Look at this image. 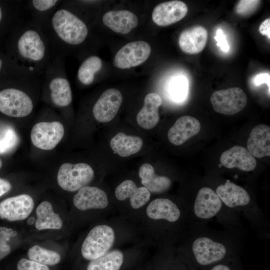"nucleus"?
Here are the masks:
<instances>
[{
  "label": "nucleus",
  "instance_id": "obj_16",
  "mask_svg": "<svg viewBox=\"0 0 270 270\" xmlns=\"http://www.w3.org/2000/svg\"><path fill=\"white\" fill-rule=\"evenodd\" d=\"M220 162L228 168H238L246 172L253 170L256 161L248 150L242 146H235L222 153Z\"/></svg>",
  "mask_w": 270,
  "mask_h": 270
},
{
  "label": "nucleus",
  "instance_id": "obj_22",
  "mask_svg": "<svg viewBox=\"0 0 270 270\" xmlns=\"http://www.w3.org/2000/svg\"><path fill=\"white\" fill-rule=\"evenodd\" d=\"M115 196L119 200L130 198L132 207L137 209L149 201L150 192L145 187L138 188L132 180H126L116 187Z\"/></svg>",
  "mask_w": 270,
  "mask_h": 270
},
{
  "label": "nucleus",
  "instance_id": "obj_39",
  "mask_svg": "<svg viewBox=\"0 0 270 270\" xmlns=\"http://www.w3.org/2000/svg\"><path fill=\"white\" fill-rule=\"evenodd\" d=\"M11 188L12 185L8 180L0 178V197L8 192Z\"/></svg>",
  "mask_w": 270,
  "mask_h": 270
},
{
  "label": "nucleus",
  "instance_id": "obj_29",
  "mask_svg": "<svg viewBox=\"0 0 270 270\" xmlns=\"http://www.w3.org/2000/svg\"><path fill=\"white\" fill-rule=\"evenodd\" d=\"M124 260V254L121 251L113 250L96 259L90 260L86 270H120Z\"/></svg>",
  "mask_w": 270,
  "mask_h": 270
},
{
  "label": "nucleus",
  "instance_id": "obj_41",
  "mask_svg": "<svg viewBox=\"0 0 270 270\" xmlns=\"http://www.w3.org/2000/svg\"><path fill=\"white\" fill-rule=\"evenodd\" d=\"M211 270H230V269L226 265L218 264L214 266Z\"/></svg>",
  "mask_w": 270,
  "mask_h": 270
},
{
  "label": "nucleus",
  "instance_id": "obj_25",
  "mask_svg": "<svg viewBox=\"0 0 270 270\" xmlns=\"http://www.w3.org/2000/svg\"><path fill=\"white\" fill-rule=\"evenodd\" d=\"M146 212L152 219H164L170 222H176L180 215V210L174 202L163 198L152 201L147 207Z\"/></svg>",
  "mask_w": 270,
  "mask_h": 270
},
{
  "label": "nucleus",
  "instance_id": "obj_34",
  "mask_svg": "<svg viewBox=\"0 0 270 270\" xmlns=\"http://www.w3.org/2000/svg\"><path fill=\"white\" fill-rule=\"evenodd\" d=\"M18 270H50L47 266L26 258H22L17 264Z\"/></svg>",
  "mask_w": 270,
  "mask_h": 270
},
{
  "label": "nucleus",
  "instance_id": "obj_18",
  "mask_svg": "<svg viewBox=\"0 0 270 270\" xmlns=\"http://www.w3.org/2000/svg\"><path fill=\"white\" fill-rule=\"evenodd\" d=\"M208 36L206 28L197 26L183 30L178 38V44L181 50L188 54H196L204 48Z\"/></svg>",
  "mask_w": 270,
  "mask_h": 270
},
{
  "label": "nucleus",
  "instance_id": "obj_44",
  "mask_svg": "<svg viewBox=\"0 0 270 270\" xmlns=\"http://www.w3.org/2000/svg\"><path fill=\"white\" fill-rule=\"evenodd\" d=\"M4 17L3 10L1 6L0 5V24L2 22V18Z\"/></svg>",
  "mask_w": 270,
  "mask_h": 270
},
{
  "label": "nucleus",
  "instance_id": "obj_17",
  "mask_svg": "<svg viewBox=\"0 0 270 270\" xmlns=\"http://www.w3.org/2000/svg\"><path fill=\"white\" fill-rule=\"evenodd\" d=\"M200 130V124L196 118L184 116L179 118L169 129L168 137L174 145L180 146L198 134Z\"/></svg>",
  "mask_w": 270,
  "mask_h": 270
},
{
  "label": "nucleus",
  "instance_id": "obj_23",
  "mask_svg": "<svg viewBox=\"0 0 270 270\" xmlns=\"http://www.w3.org/2000/svg\"><path fill=\"white\" fill-rule=\"evenodd\" d=\"M216 192L222 202L229 208L246 206L250 200L246 190L230 180H226L224 184L219 186Z\"/></svg>",
  "mask_w": 270,
  "mask_h": 270
},
{
  "label": "nucleus",
  "instance_id": "obj_27",
  "mask_svg": "<svg viewBox=\"0 0 270 270\" xmlns=\"http://www.w3.org/2000/svg\"><path fill=\"white\" fill-rule=\"evenodd\" d=\"M143 145L142 139L138 136H128L118 132L110 142V146L114 153L122 157H127L138 152Z\"/></svg>",
  "mask_w": 270,
  "mask_h": 270
},
{
  "label": "nucleus",
  "instance_id": "obj_33",
  "mask_svg": "<svg viewBox=\"0 0 270 270\" xmlns=\"http://www.w3.org/2000/svg\"><path fill=\"white\" fill-rule=\"evenodd\" d=\"M188 84L186 80L182 76H178L170 82L168 92L170 97L176 102L184 100L187 96Z\"/></svg>",
  "mask_w": 270,
  "mask_h": 270
},
{
  "label": "nucleus",
  "instance_id": "obj_19",
  "mask_svg": "<svg viewBox=\"0 0 270 270\" xmlns=\"http://www.w3.org/2000/svg\"><path fill=\"white\" fill-rule=\"evenodd\" d=\"M162 103V99L156 93L150 92L146 96L144 106L136 118L140 127L150 130L156 126L160 120L158 108Z\"/></svg>",
  "mask_w": 270,
  "mask_h": 270
},
{
  "label": "nucleus",
  "instance_id": "obj_40",
  "mask_svg": "<svg viewBox=\"0 0 270 270\" xmlns=\"http://www.w3.org/2000/svg\"><path fill=\"white\" fill-rule=\"evenodd\" d=\"M10 252V246L6 242L0 240V260L8 255Z\"/></svg>",
  "mask_w": 270,
  "mask_h": 270
},
{
  "label": "nucleus",
  "instance_id": "obj_10",
  "mask_svg": "<svg viewBox=\"0 0 270 270\" xmlns=\"http://www.w3.org/2000/svg\"><path fill=\"white\" fill-rule=\"evenodd\" d=\"M34 208V200L28 194L10 197L0 202V218L10 222L24 220Z\"/></svg>",
  "mask_w": 270,
  "mask_h": 270
},
{
  "label": "nucleus",
  "instance_id": "obj_31",
  "mask_svg": "<svg viewBox=\"0 0 270 270\" xmlns=\"http://www.w3.org/2000/svg\"><path fill=\"white\" fill-rule=\"evenodd\" d=\"M28 255L30 260L46 266L56 265L61 259L58 252L38 245L30 248Z\"/></svg>",
  "mask_w": 270,
  "mask_h": 270
},
{
  "label": "nucleus",
  "instance_id": "obj_6",
  "mask_svg": "<svg viewBox=\"0 0 270 270\" xmlns=\"http://www.w3.org/2000/svg\"><path fill=\"white\" fill-rule=\"evenodd\" d=\"M94 178V170L88 164L66 162L63 164L58 170L57 181L63 190L74 192L90 184Z\"/></svg>",
  "mask_w": 270,
  "mask_h": 270
},
{
  "label": "nucleus",
  "instance_id": "obj_15",
  "mask_svg": "<svg viewBox=\"0 0 270 270\" xmlns=\"http://www.w3.org/2000/svg\"><path fill=\"white\" fill-rule=\"evenodd\" d=\"M74 206L80 210L102 209L108 205L106 193L96 186H84L80 188L73 198Z\"/></svg>",
  "mask_w": 270,
  "mask_h": 270
},
{
  "label": "nucleus",
  "instance_id": "obj_36",
  "mask_svg": "<svg viewBox=\"0 0 270 270\" xmlns=\"http://www.w3.org/2000/svg\"><path fill=\"white\" fill-rule=\"evenodd\" d=\"M17 232L12 228L0 226V240L7 242L10 238L15 236Z\"/></svg>",
  "mask_w": 270,
  "mask_h": 270
},
{
  "label": "nucleus",
  "instance_id": "obj_1",
  "mask_svg": "<svg viewBox=\"0 0 270 270\" xmlns=\"http://www.w3.org/2000/svg\"><path fill=\"white\" fill-rule=\"evenodd\" d=\"M11 48L13 63L34 78H42L54 56L42 28L22 22L14 34Z\"/></svg>",
  "mask_w": 270,
  "mask_h": 270
},
{
  "label": "nucleus",
  "instance_id": "obj_5",
  "mask_svg": "<svg viewBox=\"0 0 270 270\" xmlns=\"http://www.w3.org/2000/svg\"><path fill=\"white\" fill-rule=\"evenodd\" d=\"M115 240L113 229L106 224L92 228L84 239L81 248L82 256L92 260L108 252Z\"/></svg>",
  "mask_w": 270,
  "mask_h": 270
},
{
  "label": "nucleus",
  "instance_id": "obj_45",
  "mask_svg": "<svg viewBox=\"0 0 270 270\" xmlns=\"http://www.w3.org/2000/svg\"><path fill=\"white\" fill-rule=\"evenodd\" d=\"M2 162L1 160L0 159V169L1 168L2 166Z\"/></svg>",
  "mask_w": 270,
  "mask_h": 270
},
{
  "label": "nucleus",
  "instance_id": "obj_32",
  "mask_svg": "<svg viewBox=\"0 0 270 270\" xmlns=\"http://www.w3.org/2000/svg\"><path fill=\"white\" fill-rule=\"evenodd\" d=\"M19 143V138L14 128L7 124H0V154L13 151Z\"/></svg>",
  "mask_w": 270,
  "mask_h": 270
},
{
  "label": "nucleus",
  "instance_id": "obj_9",
  "mask_svg": "<svg viewBox=\"0 0 270 270\" xmlns=\"http://www.w3.org/2000/svg\"><path fill=\"white\" fill-rule=\"evenodd\" d=\"M151 52V47L146 42L138 40L123 46L114 56V64L121 68H130L144 62Z\"/></svg>",
  "mask_w": 270,
  "mask_h": 270
},
{
  "label": "nucleus",
  "instance_id": "obj_7",
  "mask_svg": "<svg viewBox=\"0 0 270 270\" xmlns=\"http://www.w3.org/2000/svg\"><path fill=\"white\" fill-rule=\"evenodd\" d=\"M210 102L216 112L234 115L245 108L248 99L242 89L234 87L214 92L210 96Z\"/></svg>",
  "mask_w": 270,
  "mask_h": 270
},
{
  "label": "nucleus",
  "instance_id": "obj_3",
  "mask_svg": "<svg viewBox=\"0 0 270 270\" xmlns=\"http://www.w3.org/2000/svg\"><path fill=\"white\" fill-rule=\"evenodd\" d=\"M64 59V55H54L48 66L43 78L44 88L48 100L54 106L60 108L68 106L72 100Z\"/></svg>",
  "mask_w": 270,
  "mask_h": 270
},
{
  "label": "nucleus",
  "instance_id": "obj_30",
  "mask_svg": "<svg viewBox=\"0 0 270 270\" xmlns=\"http://www.w3.org/2000/svg\"><path fill=\"white\" fill-rule=\"evenodd\" d=\"M102 66V60L97 56H91L85 58L78 70V82L85 86L92 84L96 74L100 70Z\"/></svg>",
  "mask_w": 270,
  "mask_h": 270
},
{
  "label": "nucleus",
  "instance_id": "obj_28",
  "mask_svg": "<svg viewBox=\"0 0 270 270\" xmlns=\"http://www.w3.org/2000/svg\"><path fill=\"white\" fill-rule=\"evenodd\" d=\"M37 219L35 226L40 230L46 229L59 230L63 225L60 216L56 214L52 204L48 201L40 202L36 208Z\"/></svg>",
  "mask_w": 270,
  "mask_h": 270
},
{
  "label": "nucleus",
  "instance_id": "obj_20",
  "mask_svg": "<svg viewBox=\"0 0 270 270\" xmlns=\"http://www.w3.org/2000/svg\"><path fill=\"white\" fill-rule=\"evenodd\" d=\"M102 20L111 30L122 34H128L138 24L136 16L127 10L109 11L104 15Z\"/></svg>",
  "mask_w": 270,
  "mask_h": 270
},
{
  "label": "nucleus",
  "instance_id": "obj_13",
  "mask_svg": "<svg viewBox=\"0 0 270 270\" xmlns=\"http://www.w3.org/2000/svg\"><path fill=\"white\" fill-rule=\"evenodd\" d=\"M188 12L187 5L180 0H171L157 5L152 13L154 22L160 26H165L182 20Z\"/></svg>",
  "mask_w": 270,
  "mask_h": 270
},
{
  "label": "nucleus",
  "instance_id": "obj_11",
  "mask_svg": "<svg viewBox=\"0 0 270 270\" xmlns=\"http://www.w3.org/2000/svg\"><path fill=\"white\" fill-rule=\"evenodd\" d=\"M122 101V94L118 90L109 88L106 90L92 108L94 118L101 122L111 121L116 116Z\"/></svg>",
  "mask_w": 270,
  "mask_h": 270
},
{
  "label": "nucleus",
  "instance_id": "obj_35",
  "mask_svg": "<svg viewBox=\"0 0 270 270\" xmlns=\"http://www.w3.org/2000/svg\"><path fill=\"white\" fill-rule=\"evenodd\" d=\"M260 2V0H240L236 6V11L240 14L252 12Z\"/></svg>",
  "mask_w": 270,
  "mask_h": 270
},
{
  "label": "nucleus",
  "instance_id": "obj_24",
  "mask_svg": "<svg viewBox=\"0 0 270 270\" xmlns=\"http://www.w3.org/2000/svg\"><path fill=\"white\" fill-rule=\"evenodd\" d=\"M62 0H30L26 2L30 13V22L42 28L58 8Z\"/></svg>",
  "mask_w": 270,
  "mask_h": 270
},
{
  "label": "nucleus",
  "instance_id": "obj_21",
  "mask_svg": "<svg viewBox=\"0 0 270 270\" xmlns=\"http://www.w3.org/2000/svg\"><path fill=\"white\" fill-rule=\"evenodd\" d=\"M247 148L254 157L262 158L270 156V126L263 124L254 126L248 139Z\"/></svg>",
  "mask_w": 270,
  "mask_h": 270
},
{
  "label": "nucleus",
  "instance_id": "obj_43",
  "mask_svg": "<svg viewBox=\"0 0 270 270\" xmlns=\"http://www.w3.org/2000/svg\"><path fill=\"white\" fill-rule=\"evenodd\" d=\"M4 65V62L2 58L0 57V72L2 70Z\"/></svg>",
  "mask_w": 270,
  "mask_h": 270
},
{
  "label": "nucleus",
  "instance_id": "obj_37",
  "mask_svg": "<svg viewBox=\"0 0 270 270\" xmlns=\"http://www.w3.org/2000/svg\"><path fill=\"white\" fill-rule=\"evenodd\" d=\"M258 30L260 34L270 39V18H266L260 24Z\"/></svg>",
  "mask_w": 270,
  "mask_h": 270
},
{
  "label": "nucleus",
  "instance_id": "obj_12",
  "mask_svg": "<svg viewBox=\"0 0 270 270\" xmlns=\"http://www.w3.org/2000/svg\"><path fill=\"white\" fill-rule=\"evenodd\" d=\"M192 250L197 262L206 266L218 262L226 254V246L206 237H200L193 242Z\"/></svg>",
  "mask_w": 270,
  "mask_h": 270
},
{
  "label": "nucleus",
  "instance_id": "obj_8",
  "mask_svg": "<svg viewBox=\"0 0 270 270\" xmlns=\"http://www.w3.org/2000/svg\"><path fill=\"white\" fill-rule=\"evenodd\" d=\"M64 132V127L59 122H40L32 128L31 140L32 144L38 148L51 150L61 140Z\"/></svg>",
  "mask_w": 270,
  "mask_h": 270
},
{
  "label": "nucleus",
  "instance_id": "obj_42",
  "mask_svg": "<svg viewBox=\"0 0 270 270\" xmlns=\"http://www.w3.org/2000/svg\"><path fill=\"white\" fill-rule=\"evenodd\" d=\"M34 222L35 219L32 216L29 218L27 220V223L30 225L32 224Z\"/></svg>",
  "mask_w": 270,
  "mask_h": 270
},
{
  "label": "nucleus",
  "instance_id": "obj_4",
  "mask_svg": "<svg viewBox=\"0 0 270 270\" xmlns=\"http://www.w3.org/2000/svg\"><path fill=\"white\" fill-rule=\"evenodd\" d=\"M42 78L24 76L15 86L0 90V112L14 118H24L30 114L34 110V102L27 92V88Z\"/></svg>",
  "mask_w": 270,
  "mask_h": 270
},
{
  "label": "nucleus",
  "instance_id": "obj_26",
  "mask_svg": "<svg viewBox=\"0 0 270 270\" xmlns=\"http://www.w3.org/2000/svg\"><path fill=\"white\" fill-rule=\"evenodd\" d=\"M138 174L142 184L152 193L164 192L168 190L172 184L169 178L156 174L153 166L148 163H144L140 166Z\"/></svg>",
  "mask_w": 270,
  "mask_h": 270
},
{
  "label": "nucleus",
  "instance_id": "obj_14",
  "mask_svg": "<svg viewBox=\"0 0 270 270\" xmlns=\"http://www.w3.org/2000/svg\"><path fill=\"white\" fill-rule=\"evenodd\" d=\"M222 206V202L216 192L209 187H204L196 195L194 210L197 217L208 219L216 216Z\"/></svg>",
  "mask_w": 270,
  "mask_h": 270
},
{
  "label": "nucleus",
  "instance_id": "obj_2",
  "mask_svg": "<svg viewBox=\"0 0 270 270\" xmlns=\"http://www.w3.org/2000/svg\"><path fill=\"white\" fill-rule=\"evenodd\" d=\"M42 28L54 56H65L71 48L83 44L88 35L86 22L63 0Z\"/></svg>",
  "mask_w": 270,
  "mask_h": 270
},
{
  "label": "nucleus",
  "instance_id": "obj_38",
  "mask_svg": "<svg viewBox=\"0 0 270 270\" xmlns=\"http://www.w3.org/2000/svg\"><path fill=\"white\" fill-rule=\"evenodd\" d=\"M254 83L256 86L266 83L270 86V74H261L256 76L254 79Z\"/></svg>",
  "mask_w": 270,
  "mask_h": 270
}]
</instances>
